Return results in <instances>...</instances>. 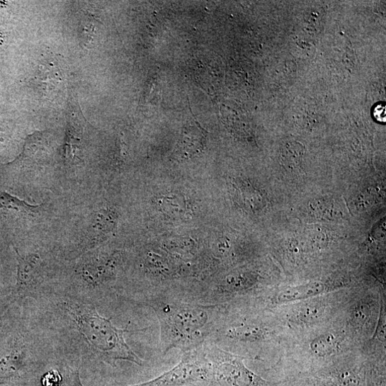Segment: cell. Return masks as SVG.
<instances>
[{
  "mask_svg": "<svg viewBox=\"0 0 386 386\" xmlns=\"http://www.w3.org/2000/svg\"><path fill=\"white\" fill-rule=\"evenodd\" d=\"M27 304L51 336L60 358L142 365L143 360L125 341V334L131 331L127 327H115L111 318L98 314L96 305L55 292L27 300Z\"/></svg>",
  "mask_w": 386,
  "mask_h": 386,
  "instance_id": "cell-1",
  "label": "cell"
},
{
  "mask_svg": "<svg viewBox=\"0 0 386 386\" xmlns=\"http://www.w3.org/2000/svg\"><path fill=\"white\" fill-rule=\"evenodd\" d=\"M144 305L150 307L158 318L163 355L172 349L185 353L209 343L223 314L221 305L176 297L152 299Z\"/></svg>",
  "mask_w": 386,
  "mask_h": 386,
  "instance_id": "cell-2",
  "label": "cell"
},
{
  "mask_svg": "<svg viewBox=\"0 0 386 386\" xmlns=\"http://www.w3.org/2000/svg\"><path fill=\"white\" fill-rule=\"evenodd\" d=\"M120 266L117 254L89 256L74 266L71 280L54 292L96 306L108 305L123 297L115 284Z\"/></svg>",
  "mask_w": 386,
  "mask_h": 386,
  "instance_id": "cell-3",
  "label": "cell"
},
{
  "mask_svg": "<svg viewBox=\"0 0 386 386\" xmlns=\"http://www.w3.org/2000/svg\"><path fill=\"white\" fill-rule=\"evenodd\" d=\"M212 364L205 344L183 353L181 361L169 371L135 386H186L210 382Z\"/></svg>",
  "mask_w": 386,
  "mask_h": 386,
  "instance_id": "cell-4",
  "label": "cell"
},
{
  "mask_svg": "<svg viewBox=\"0 0 386 386\" xmlns=\"http://www.w3.org/2000/svg\"><path fill=\"white\" fill-rule=\"evenodd\" d=\"M205 347L212 364L213 386H271L249 370L242 361L212 343Z\"/></svg>",
  "mask_w": 386,
  "mask_h": 386,
  "instance_id": "cell-5",
  "label": "cell"
},
{
  "mask_svg": "<svg viewBox=\"0 0 386 386\" xmlns=\"http://www.w3.org/2000/svg\"><path fill=\"white\" fill-rule=\"evenodd\" d=\"M324 290V285L320 283H314L305 285L291 288L280 293L278 297L280 302L300 300L316 296Z\"/></svg>",
  "mask_w": 386,
  "mask_h": 386,
  "instance_id": "cell-6",
  "label": "cell"
},
{
  "mask_svg": "<svg viewBox=\"0 0 386 386\" xmlns=\"http://www.w3.org/2000/svg\"><path fill=\"white\" fill-rule=\"evenodd\" d=\"M81 147V140L77 135V130L68 123L65 144L64 159L68 164H72L79 159V152Z\"/></svg>",
  "mask_w": 386,
  "mask_h": 386,
  "instance_id": "cell-7",
  "label": "cell"
},
{
  "mask_svg": "<svg viewBox=\"0 0 386 386\" xmlns=\"http://www.w3.org/2000/svg\"><path fill=\"white\" fill-rule=\"evenodd\" d=\"M340 342L333 334H326L314 339L312 344V351L319 357H328L338 351Z\"/></svg>",
  "mask_w": 386,
  "mask_h": 386,
  "instance_id": "cell-8",
  "label": "cell"
},
{
  "mask_svg": "<svg viewBox=\"0 0 386 386\" xmlns=\"http://www.w3.org/2000/svg\"><path fill=\"white\" fill-rule=\"evenodd\" d=\"M304 152V147L299 142H289L281 149V161L287 166H295L302 161Z\"/></svg>",
  "mask_w": 386,
  "mask_h": 386,
  "instance_id": "cell-9",
  "label": "cell"
},
{
  "mask_svg": "<svg viewBox=\"0 0 386 386\" xmlns=\"http://www.w3.org/2000/svg\"><path fill=\"white\" fill-rule=\"evenodd\" d=\"M0 208L31 215L38 213L41 210L40 206L31 205L6 193L0 194Z\"/></svg>",
  "mask_w": 386,
  "mask_h": 386,
  "instance_id": "cell-10",
  "label": "cell"
},
{
  "mask_svg": "<svg viewBox=\"0 0 386 386\" xmlns=\"http://www.w3.org/2000/svg\"><path fill=\"white\" fill-rule=\"evenodd\" d=\"M324 312V309L320 305H308L301 307L296 314V318L301 322L310 323L319 319Z\"/></svg>",
  "mask_w": 386,
  "mask_h": 386,
  "instance_id": "cell-11",
  "label": "cell"
}]
</instances>
